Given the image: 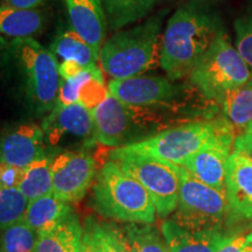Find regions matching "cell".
Wrapping results in <instances>:
<instances>
[{
    "mask_svg": "<svg viewBox=\"0 0 252 252\" xmlns=\"http://www.w3.org/2000/svg\"><path fill=\"white\" fill-rule=\"evenodd\" d=\"M223 30L213 14L195 5L180 7L162 34L160 65L169 80L189 76Z\"/></svg>",
    "mask_w": 252,
    "mask_h": 252,
    "instance_id": "cell-1",
    "label": "cell"
},
{
    "mask_svg": "<svg viewBox=\"0 0 252 252\" xmlns=\"http://www.w3.org/2000/svg\"><path fill=\"white\" fill-rule=\"evenodd\" d=\"M163 13L117 32L103 43L99 60L112 80L139 76L160 65Z\"/></svg>",
    "mask_w": 252,
    "mask_h": 252,
    "instance_id": "cell-2",
    "label": "cell"
},
{
    "mask_svg": "<svg viewBox=\"0 0 252 252\" xmlns=\"http://www.w3.org/2000/svg\"><path fill=\"white\" fill-rule=\"evenodd\" d=\"M93 207L103 217L126 224L156 222V204L149 191L113 160L104 163L96 174Z\"/></svg>",
    "mask_w": 252,
    "mask_h": 252,
    "instance_id": "cell-3",
    "label": "cell"
},
{
    "mask_svg": "<svg viewBox=\"0 0 252 252\" xmlns=\"http://www.w3.org/2000/svg\"><path fill=\"white\" fill-rule=\"evenodd\" d=\"M235 127L226 119L189 123L165 130L141 141L121 149L182 166L186 160L201 150L212 146L234 150Z\"/></svg>",
    "mask_w": 252,
    "mask_h": 252,
    "instance_id": "cell-4",
    "label": "cell"
},
{
    "mask_svg": "<svg viewBox=\"0 0 252 252\" xmlns=\"http://www.w3.org/2000/svg\"><path fill=\"white\" fill-rule=\"evenodd\" d=\"M9 55L28 110L35 117L48 116L58 102L61 83L58 60L33 37L13 39Z\"/></svg>",
    "mask_w": 252,
    "mask_h": 252,
    "instance_id": "cell-5",
    "label": "cell"
},
{
    "mask_svg": "<svg viewBox=\"0 0 252 252\" xmlns=\"http://www.w3.org/2000/svg\"><path fill=\"white\" fill-rule=\"evenodd\" d=\"M179 179L178 207L171 220L190 231L224 229L232 216L225 193L197 180L184 166Z\"/></svg>",
    "mask_w": 252,
    "mask_h": 252,
    "instance_id": "cell-6",
    "label": "cell"
},
{
    "mask_svg": "<svg viewBox=\"0 0 252 252\" xmlns=\"http://www.w3.org/2000/svg\"><path fill=\"white\" fill-rule=\"evenodd\" d=\"M251 76L248 63L222 31L189 78L204 96L219 100L228 91L245 86Z\"/></svg>",
    "mask_w": 252,
    "mask_h": 252,
    "instance_id": "cell-7",
    "label": "cell"
},
{
    "mask_svg": "<svg viewBox=\"0 0 252 252\" xmlns=\"http://www.w3.org/2000/svg\"><path fill=\"white\" fill-rule=\"evenodd\" d=\"M110 160L117 162L146 188L156 204L158 216L165 219L175 212L180 190V166L166 160L127 152L121 147L110 153Z\"/></svg>",
    "mask_w": 252,
    "mask_h": 252,
    "instance_id": "cell-8",
    "label": "cell"
},
{
    "mask_svg": "<svg viewBox=\"0 0 252 252\" xmlns=\"http://www.w3.org/2000/svg\"><path fill=\"white\" fill-rule=\"evenodd\" d=\"M96 161L88 152H65L53 157V194L68 203L83 198L96 178Z\"/></svg>",
    "mask_w": 252,
    "mask_h": 252,
    "instance_id": "cell-9",
    "label": "cell"
},
{
    "mask_svg": "<svg viewBox=\"0 0 252 252\" xmlns=\"http://www.w3.org/2000/svg\"><path fill=\"white\" fill-rule=\"evenodd\" d=\"M45 131L34 123L9 125L0 130V163L26 168L45 153Z\"/></svg>",
    "mask_w": 252,
    "mask_h": 252,
    "instance_id": "cell-10",
    "label": "cell"
},
{
    "mask_svg": "<svg viewBox=\"0 0 252 252\" xmlns=\"http://www.w3.org/2000/svg\"><path fill=\"white\" fill-rule=\"evenodd\" d=\"M108 90L113 97L128 106L166 104L178 94V88L168 77L151 75L111 80Z\"/></svg>",
    "mask_w": 252,
    "mask_h": 252,
    "instance_id": "cell-11",
    "label": "cell"
},
{
    "mask_svg": "<svg viewBox=\"0 0 252 252\" xmlns=\"http://www.w3.org/2000/svg\"><path fill=\"white\" fill-rule=\"evenodd\" d=\"M91 113L94 119V140L109 147L127 145L134 123L131 106L109 93L103 102L91 109Z\"/></svg>",
    "mask_w": 252,
    "mask_h": 252,
    "instance_id": "cell-12",
    "label": "cell"
},
{
    "mask_svg": "<svg viewBox=\"0 0 252 252\" xmlns=\"http://www.w3.org/2000/svg\"><path fill=\"white\" fill-rule=\"evenodd\" d=\"M225 195L235 219L252 220V162L236 151L226 160Z\"/></svg>",
    "mask_w": 252,
    "mask_h": 252,
    "instance_id": "cell-13",
    "label": "cell"
},
{
    "mask_svg": "<svg viewBox=\"0 0 252 252\" xmlns=\"http://www.w3.org/2000/svg\"><path fill=\"white\" fill-rule=\"evenodd\" d=\"M42 128L50 145L58 144L64 135L84 139L93 137L94 139L93 113L80 102L62 108H54L45 117Z\"/></svg>",
    "mask_w": 252,
    "mask_h": 252,
    "instance_id": "cell-14",
    "label": "cell"
},
{
    "mask_svg": "<svg viewBox=\"0 0 252 252\" xmlns=\"http://www.w3.org/2000/svg\"><path fill=\"white\" fill-rule=\"evenodd\" d=\"M71 28L100 52L106 34L105 12L102 0H62Z\"/></svg>",
    "mask_w": 252,
    "mask_h": 252,
    "instance_id": "cell-15",
    "label": "cell"
},
{
    "mask_svg": "<svg viewBox=\"0 0 252 252\" xmlns=\"http://www.w3.org/2000/svg\"><path fill=\"white\" fill-rule=\"evenodd\" d=\"M161 234L171 252H217L232 231L225 229L190 231L174 220H165Z\"/></svg>",
    "mask_w": 252,
    "mask_h": 252,
    "instance_id": "cell-16",
    "label": "cell"
},
{
    "mask_svg": "<svg viewBox=\"0 0 252 252\" xmlns=\"http://www.w3.org/2000/svg\"><path fill=\"white\" fill-rule=\"evenodd\" d=\"M83 225L72 212L54 224L37 231L34 252H82Z\"/></svg>",
    "mask_w": 252,
    "mask_h": 252,
    "instance_id": "cell-17",
    "label": "cell"
},
{
    "mask_svg": "<svg viewBox=\"0 0 252 252\" xmlns=\"http://www.w3.org/2000/svg\"><path fill=\"white\" fill-rule=\"evenodd\" d=\"M231 153L232 149L226 147H207L189 157L182 166L197 180L225 193L226 160Z\"/></svg>",
    "mask_w": 252,
    "mask_h": 252,
    "instance_id": "cell-18",
    "label": "cell"
},
{
    "mask_svg": "<svg viewBox=\"0 0 252 252\" xmlns=\"http://www.w3.org/2000/svg\"><path fill=\"white\" fill-rule=\"evenodd\" d=\"M82 252H131V249L123 228L88 217L83 225Z\"/></svg>",
    "mask_w": 252,
    "mask_h": 252,
    "instance_id": "cell-19",
    "label": "cell"
},
{
    "mask_svg": "<svg viewBox=\"0 0 252 252\" xmlns=\"http://www.w3.org/2000/svg\"><path fill=\"white\" fill-rule=\"evenodd\" d=\"M46 15L39 8H15L0 5V36L28 39L42 31Z\"/></svg>",
    "mask_w": 252,
    "mask_h": 252,
    "instance_id": "cell-20",
    "label": "cell"
},
{
    "mask_svg": "<svg viewBox=\"0 0 252 252\" xmlns=\"http://www.w3.org/2000/svg\"><path fill=\"white\" fill-rule=\"evenodd\" d=\"M58 62L75 61L84 68L97 64L99 52L90 46L72 28H64L55 36L49 48Z\"/></svg>",
    "mask_w": 252,
    "mask_h": 252,
    "instance_id": "cell-21",
    "label": "cell"
},
{
    "mask_svg": "<svg viewBox=\"0 0 252 252\" xmlns=\"http://www.w3.org/2000/svg\"><path fill=\"white\" fill-rule=\"evenodd\" d=\"M74 210L70 203L60 200L53 193L43 195L28 202L23 220L35 231L59 222Z\"/></svg>",
    "mask_w": 252,
    "mask_h": 252,
    "instance_id": "cell-22",
    "label": "cell"
},
{
    "mask_svg": "<svg viewBox=\"0 0 252 252\" xmlns=\"http://www.w3.org/2000/svg\"><path fill=\"white\" fill-rule=\"evenodd\" d=\"M53 157L54 156L46 152L42 153L31 165L24 168L23 176L17 188L27 197L28 201L53 193Z\"/></svg>",
    "mask_w": 252,
    "mask_h": 252,
    "instance_id": "cell-23",
    "label": "cell"
},
{
    "mask_svg": "<svg viewBox=\"0 0 252 252\" xmlns=\"http://www.w3.org/2000/svg\"><path fill=\"white\" fill-rule=\"evenodd\" d=\"M157 0H102L106 23L111 30H121L146 18Z\"/></svg>",
    "mask_w": 252,
    "mask_h": 252,
    "instance_id": "cell-24",
    "label": "cell"
},
{
    "mask_svg": "<svg viewBox=\"0 0 252 252\" xmlns=\"http://www.w3.org/2000/svg\"><path fill=\"white\" fill-rule=\"evenodd\" d=\"M225 119L236 128H247L252 122V81L237 89L230 90L219 99Z\"/></svg>",
    "mask_w": 252,
    "mask_h": 252,
    "instance_id": "cell-25",
    "label": "cell"
},
{
    "mask_svg": "<svg viewBox=\"0 0 252 252\" xmlns=\"http://www.w3.org/2000/svg\"><path fill=\"white\" fill-rule=\"evenodd\" d=\"M123 230L131 252H171L165 237L152 224L127 223Z\"/></svg>",
    "mask_w": 252,
    "mask_h": 252,
    "instance_id": "cell-26",
    "label": "cell"
},
{
    "mask_svg": "<svg viewBox=\"0 0 252 252\" xmlns=\"http://www.w3.org/2000/svg\"><path fill=\"white\" fill-rule=\"evenodd\" d=\"M37 232L24 220L0 231V252H34Z\"/></svg>",
    "mask_w": 252,
    "mask_h": 252,
    "instance_id": "cell-27",
    "label": "cell"
},
{
    "mask_svg": "<svg viewBox=\"0 0 252 252\" xmlns=\"http://www.w3.org/2000/svg\"><path fill=\"white\" fill-rule=\"evenodd\" d=\"M28 202L18 188H0V231L23 220Z\"/></svg>",
    "mask_w": 252,
    "mask_h": 252,
    "instance_id": "cell-28",
    "label": "cell"
},
{
    "mask_svg": "<svg viewBox=\"0 0 252 252\" xmlns=\"http://www.w3.org/2000/svg\"><path fill=\"white\" fill-rule=\"evenodd\" d=\"M93 78L104 81L102 70L96 64L90 65L84 69L77 76L70 78V80H61L59 89L58 102L55 108H62V106L70 105V104L77 103L80 99V93L82 87Z\"/></svg>",
    "mask_w": 252,
    "mask_h": 252,
    "instance_id": "cell-29",
    "label": "cell"
},
{
    "mask_svg": "<svg viewBox=\"0 0 252 252\" xmlns=\"http://www.w3.org/2000/svg\"><path fill=\"white\" fill-rule=\"evenodd\" d=\"M236 48L249 67L252 68V8L235 23Z\"/></svg>",
    "mask_w": 252,
    "mask_h": 252,
    "instance_id": "cell-30",
    "label": "cell"
},
{
    "mask_svg": "<svg viewBox=\"0 0 252 252\" xmlns=\"http://www.w3.org/2000/svg\"><path fill=\"white\" fill-rule=\"evenodd\" d=\"M217 252H252V229L232 231Z\"/></svg>",
    "mask_w": 252,
    "mask_h": 252,
    "instance_id": "cell-31",
    "label": "cell"
},
{
    "mask_svg": "<svg viewBox=\"0 0 252 252\" xmlns=\"http://www.w3.org/2000/svg\"><path fill=\"white\" fill-rule=\"evenodd\" d=\"M23 168L0 163V188H17L23 176Z\"/></svg>",
    "mask_w": 252,
    "mask_h": 252,
    "instance_id": "cell-32",
    "label": "cell"
},
{
    "mask_svg": "<svg viewBox=\"0 0 252 252\" xmlns=\"http://www.w3.org/2000/svg\"><path fill=\"white\" fill-rule=\"evenodd\" d=\"M234 151L243 154L252 162V134L249 132H243L235 138Z\"/></svg>",
    "mask_w": 252,
    "mask_h": 252,
    "instance_id": "cell-33",
    "label": "cell"
},
{
    "mask_svg": "<svg viewBox=\"0 0 252 252\" xmlns=\"http://www.w3.org/2000/svg\"><path fill=\"white\" fill-rule=\"evenodd\" d=\"M83 65L75 61H62L59 62V72L61 80H70V78L77 76L84 70Z\"/></svg>",
    "mask_w": 252,
    "mask_h": 252,
    "instance_id": "cell-34",
    "label": "cell"
},
{
    "mask_svg": "<svg viewBox=\"0 0 252 252\" xmlns=\"http://www.w3.org/2000/svg\"><path fill=\"white\" fill-rule=\"evenodd\" d=\"M46 0H0V5L15 8H39Z\"/></svg>",
    "mask_w": 252,
    "mask_h": 252,
    "instance_id": "cell-35",
    "label": "cell"
},
{
    "mask_svg": "<svg viewBox=\"0 0 252 252\" xmlns=\"http://www.w3.org/2000/svg\"><path fill=\"white\" fill-rule=\"evenodd\" d=\"M244 132H249V133L252 134V122L247 126V128H245Z\"/></svg>",
    "mask_w": 252,
    "mask_h": 252,
    "instance_id": "cell-36",
    "label": "cell"
},
{
    "mask_svg": "<svg viewBox=\"0 0 252 252\" xmlns=\"http://www.w3.org/2000/svg\"><path fill=\"white\" fill-rule=\"evenodd\" d=\"M0 42H1V43H4V40L1 39V36H0Z\"/></svg>",
    "mask_w": 252,
    "mask_h": 252,
    "instance_id": "cell-37",
    "label": "cell"
},
{
    "mask_svg": "<svg viewBox=\"0 0 252 252\" xmlns=\"http://www.w3.org/2000/svg\"><path fill=\"white\" fill-rule=\"evenodd\" d=\"M251 81H252V76H251Z\"/></svg>",
    "mask_w": 252,
    "mask_h": 252,
    "instance_id": "cell-38",
    "label": "cell"
}]
</instances>
